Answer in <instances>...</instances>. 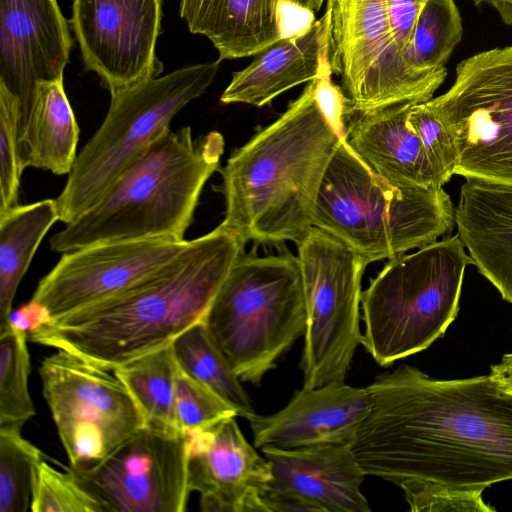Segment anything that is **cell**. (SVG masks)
Segmentation results:
<instances>
[{"instance_id":"ffe728a7","label":"cell","mask_w":512,"mask_h":512,"mask_svg":"<svg viewBox=\"0 0 512 512\" xmlns=\"http://www.w3.org/2000/svg\"><path fill=\"white\" fill-rule=\"evenodd\" d=\"M367 387L332 382L297 391L280 411L247 420L254 446L300 449L322 445H351L371 409Z\"/></svg>"},{"instance_id":"8992f818","label":"cell","mask_w":512,"mask_h":512,"mask_svg":"<svg viewBox=\"0 0 512 512\" xmlns=\"http://www.w3.org/2000/svg\"><path fill=\"white\" fill-rule=\"evenodd\" d=\"M464 248L456 235L389 260L362 292L361 344L379 365L427 349L455 320L473 264Z\"/></svg>"},{"instance_id":"3957f363","label":"cell","mask_w":512,"mask_h":512,"mask_svg":"<svg viewBox=\"0 0 512 512\" xmlns=\"http://www.w3.org/2000/svg\"><path fill=\"white\" fill-rule=\"evenodd\" d=\"M341 141L310 81L272 124L236 149L221 169V223L245 244L296 245L313 226L320 186Z\"/></svg>"},{"instance_id":"277c9868","label":"cell","mask_w":512,"mask_h":512,"mask_svg":"<svg viewBox=\"0 0 512 512\" xmlns=\"http://www.w3.org/2000/svg\"><path fill=\"white\" fill-rule=\"evenodd\" d=\"M223 136L193 138L185 126L159 137L103 197L49 241L66 253L93 244L164 238L185 241L205 183L218 170Z\"/></svg>"},{"instance_id":"44dd1931","label":"cell","mask_w":512,"mask_h":512,"mask_svg":"<svg viewBox=\"0 0 512 512\" xmlns=\"http://www.w3.org/2000/svg\"><path fill=\"white\" fill-rule=\"evenodd\" d=\"M413 104L351 112L344 138L352 150L387 182L398 186L440 188L448 181L432 164L409 123Z\"/></svg>"},{"instance_id":"30bf717a","label":"cell","mask_w":512,"mask_h":512,"mask_svg":"<svg viewBox=\"0 0 512 512\" xmlns=\"http://www.w3.org/2000/svg\"><path fill=\"white\" fill-rule=\"evenodd\" d=\"M426 103L451 138L454 174L512 185V46L461 61L448 91Z\"/></svg>"},{"instance_id":"ac0fdd59","label":"cell","mask_w":512,"mask_h":512,"mask_svg":"<svg viewBox=\"0 0 512 512\" xmlns=\"http://www.w3.org/2000/svg\"><path fill=\"white\" fill-rule=\"evenodd\" d=\"M72 44L57 0H0V85L18 98L20 125L38 83L64 78Z\"/></svg>"},{"instance_id":"1f68e13d","label":"cell","mask_w":512,"mask_h":512,"mask_svg":"<svg viewBox=\"0 0 512 512\" xmlns=\"http://www.w3.org/2000/svg\"><path fill=\"white\" fill-rule=\"evenodd\" d=\"M20 120L18 98L0 85V216L18 204L25 169L19 150Z\"/></svg>"},{"instance_id":"7a4b0ae2","label":"cell","mask_w":512,"mask_h":512,"mask_svg":"<svg viewBox=\"0 0 512 512\" xmlns=\"http://www.w3.org/2000/svg\"><path fill=\"white\" fill-rule=\"evenodd\" d=\"M245 243L222 224L172 259L100 301L51 317L28 340L115 367L168 345L205 319Z\"/></svg>"},{"instance_id":"cb8c5ba5","label":"cell","mask_w":512,"mask_h":512,"mask_svg":"<svg viewBox=\"0 0 512 512\" xmlns=\"http://www.w3.org/2000/svg\"><path fill=\"white\" fill-rule=\"evenodd\" d=\"M63 79L40 82L36 87L32 105L19 130L24 168L64 175L70 173L76 161L80 129Z\"/></svg>"},{"instance_id":"2e32d148","label":"cell","mask_w":512,"mask_h":512,"mask_svg":"<svg viewBox=\"0 0 512 512\" xmlns=\"http://www.w3.org/2000/svg\"><path fill=\"white\" fill-rule=\"evenodd\" d=\"M188 484L205 512H266L268 459L242 434L235 417L185 433Z\"/></svg>"},{"instance_id":"5bb4252c","label":"cell","mask_w":512,"mask_h":512,"mask_svg":"<svg viewBox=\"0 0 512 512\" xmlns=\"http://www.w3.org/2000/svg\"><path fill=\"white\" fill-rule=\"evenodd\" d=\"M162 0H73L72 28L87 70L110 95L156 78Z\"/></svg>"},{"instance_id":"8fae6325","label":"cell","mask_w":512,"mask_h":512,"mask_svg":"<svg viewBox=\"0 0 512 512\" xmlns=\"http://www.w3.org/2000/svg\"><path fill=\"white\" fill-rule=\"evenodd\" d=\"M326 12L329 63L351 112L426 102L445 80V67L417 71L399 53L386 0H328Z\"/></svg>"},{"instance_id":"f1b7e54d","label":"cell","mask_w":512,"mask_h":512,"mask_svg":"<svg viewBox=\"0 0 512 512\" xmlns=\"http://www.w3.org/2000/svg\"><path fill=\"white\" fill-rule=\"evenodd\" d=\"M27 340V332L9 322L0 327V425L23 427L35 415Z\"/></svg>"},{"instance_id":"4dcf8cb0","label":"cell","mask_w":512,"mask_h":512,"mask_svg":"<svg viewBox=\"0 0 512 512\" xmlns=\"http://www.w3.org/2000/svg\"><path fill=\"white\" fill-rule=\"evenodd\" d=\"M30 510L33 512H107L103 501L70 467L59 471L46 461L35 465Z\"/></svg>"},{"instance_id":"6da1fadb","label":"cell","mask_w":512,"mask_h":512,"mask_svg":"<svg viewBox=\"0 0 512 512\" xmlns=\"http://www.w3.org/2000/svg\"><path fill=\"white\" fill-rule=\"evenodd\" d=\"M367 389L371 409L353 443L366 475L402 491L512 480V394L489 375L437 380L403 364Z\"/></svg>"},{"instance_id":"f546056e","label":"cell","mask_w":512,"mask_h":512,"mask_svg":"<svg viewBox=\"0 0 512 512\" xmlns=\"http://www.w3.org/2000/svg\"><path fill=\"white\" fill-rule=\"evenodd\" d=\"M21 430L17 425H0V512L28 510L34 468L45 456Z\"/></svg>"},{"instance_id":"4316f807","label":"cell","mask_w":512,"mask_h":512,"mask_svg":"<svg viewBox=\"0 0 512 512\" xmlns=\"http://www.w3.org/2000/svg\"><path fill=\"white\" fill-rule=\"evenodd\" d=\"M179 366L207 386L248 419L255 413L230 361L216 343L205 319L195 323L172 342Z\"/></svg>"},{"instance_id":"d6986e66","label":"cell","mask_w":512,"mask_h":512,"mask_svg":"<svg viewBox=\"0 0 512 512\" xmlns=\"http://www.w3.org/2000/svg\"><path fill=\"white\" fill-rule=\"evenodd\" d=\"M324 0H181L180 17L207 37L219 59L254 56L309 31Z\"/></svg>"},{"instance_id":"603a6c76","label":"cell","mask_w":512,"mask_h":512,"mask_svg":"<svg viewBox=\"0 0 512 512\" xmlns=\"http://www.w3.org/2000/svg\"><path fill=\"white\" fill-rule=\"evenodd\" d=\"M329 16L317 19L306 33L282 39L257 53L244 69L233 74L223 91V104L262 107L283 92L318 77L328 58Z\"/></svg>"},{"instance_id":"8d00e7d4","label":"cell","mask_w":512,"mask_h":512,"mask_svg":"<svg viewBox=\"0 0 512 512\" xmlns=\"http://www.w3.org/2000/svg\"><path fill=\"white\" fill-rule=\"evenodd\" d=\"M491 379L512 394V353L502 356L499 363L490 366Z\"/></svg>"},{"instance_id":"836d02e7","label":"cell","mask_w":512,"mask_h":512,"mask_svg":"<svg viewBox=\"0 0 512 512\" xmlns=\"http://www.w3.org/2000/svg\"><path fill=\"white\" fill-rule=\"evenodd\" d=\"M411 511H462L492 512L486 504L483 491L450 488L433 483H423L403 490Z\"/></svg>"},{"instance_id":"9c48e42d","label":"cell","mask_w":512,"mask_h":512,"mask_svg":"<svg viewBox=\"0 0 512 512\" xmlns=\"http://www.w3.org/2000/svg\"><path fill=\"white\" fill-rule=\"evenodd\" d=\"M306 325L303 387L344 382L361 344V281L368 263L345 243L312 226L297 244Z\"/></svg>"},{"instance_id":"52a82bcc","label":"cell","mask_w":512,"mask_h":512,"mask_svg":"<svg viewBox=\"0 0 512 512\" xmlns=\"http://www.w3.org/2000/svg\"><path fill=\"white\" fill-rule=\"evenodd\" d=\"M205 323L239 379L259 385L305 332L298 257L288 251L263 257L243 251L218 290Z\"/></svg>"},{"instance_id":"d6a6232c","label":"cell","mask_w":512,"mask_h":512,"mask_svg":"<svg viewBox=\"0 0 512 512\" xmlns=\"http://www.w3.org/2000/svg\"><path fill=\"white\" fill-rule=\"evenodd\" d=\"M175 398L178 424L183 433L207 427L225 418L238 416L231 405L190 376L179 364Z\"/></svg>"},{"instance_id":"484cf974","label":"cell","mask_w":512,"mask_h":512,"mask_svg":"<svg viewBox=\"0 0 512 512\" xmlns=\"http://www.w3.org/2000/svg\"><path fill=\"white\" fill-rule=\"evenodd\" d=\"M177 370L172 343L113 369L138 406L145 427L168 434H185L177 418Z\"/></svg>"},{"instance_id":"9a60e30c","label":"cell","mask_w":512,"mask_h":512,"mask_svg":"<svg viewBox=\"0 0 512 512\" xmlns=\"http://www.w3.org/2000/svg\"><path fill=\"white\" fill-rule=\"evenodd\" d=\"M164 238L122 240L63 253L31 301L56 317L113 295L157 270L187 244Z\"/></svg>"},{"instance_id":"d590c367","label":"cell","mask_w":512,"mask_h":512,"mask_svg":"<svg viewBox=\"0 0 512 512\" xmlns=\"http://www.w3.org/2000/svg\"><path fill=\"white\" fill-rule=\"evenodd\" d=\"M426 0H386L389 28L393 42L404 57L418 16Z\"/></svg>"},{"instance_id":"ba28073f","label":"cell","mask_w":512,"mask_h":512,"mask_svg":"<svg viewBox=\"0 0 512 512\" xmlns=\"http://www.w3.org/2000/svg\"><path fill=\"white\" fill-rule=\"evenodd\" d=\"M220 62L185 66L111 96L102 124L77 155L55 199L59 221L69 224L94 206L170 130L173 117L207 90Z\"/></svg>"},{"instance_id":"83f0119b","label":"cell","mask_w":512,"mask_h":512,"mask_svg":"<svg viewBox=\"0 0 512 512\" xmlns=\"http://www.w3.org/2000/svg\"><path fill=\"white\" fill-rule=\"evenodd\" d=\"M462 21L454 0H426L418 16L405 60L415 70L444 67L461 40Z\"/></svg>"},{"instance_id":"74e56055","label":"cell","mask_w":512,"mask_h":512,"mask_svg":"<svg viewBox=\"0 0 512 512\" xmlns=\"http://www.w3.org/2000/svg\"><path fill=\"white\" fill-rule=\"evenodd\" d=\"M476 5L487 3L494 7L503 22L507 25L512 24V0H473Z\"/></svg>"},{"instance_id":"5b68a950","label":"cell","mask_w":512,"mask_h":512,"mask_svg":"<svg viewBox=\"0 0 512 512\" xmlns=\"http://www.w3.org/2000/svg\"><path fill=\"white\" fill-rule=\"evenodd\" d=\"M455 224V208L442 187L391 184L341 138L320 186L313 226L369 264L433 243Z\"/></svg>"},{"instance_id":"7c38bea8","label":"cell","mask_w":512,"mask_h":512,"mask_svg":"<svg viewBox=\"0 0 512 512\" xmlns=\"http://www.w3.org/2000/svg\"><path fill=\"white\" fill-rule=\"evenodd\" d=\"M70 467L92 466L145 427L142 414L113 370L57 349L39 367Z\"/></svg>"},{"instance_id":"7402d4cb","label":"cell","mask_w":512,"mask_h":512,"mask_svg":"<svg viewBox=\"0 0 512 512\" xmlns=\"http://www.w3.org/2000/svg\"><path fill=\"white\" fill-rule=\"evenodd\" d=\"M455 222L473 264L512 305V185L467 179Z\"/></svg>"},{"instance_id":"e575fe53","label":"cell","mask_w":512,"mask_h":512,"mask_svg":"<svg viewBox=\"0 0 512 512\" xmlns=\"http://www.w3.org/2000/svg\"><path fill=\"white\" fill-rule=\"evenodd\" d=\"M408 119L419 136L428 158L449 181L454 175L456 156L445 126L426 102L413 104Z\"/></svg>"},{"instance_id":"4fadbf2b","label":"cell","mask_w":512,"mask_h":512,"mask_svg":"<svg viewBox=\"0 0 512 512\" xmlns=\"http://www.w3.org/2000/svg\"><path fill=\"white\" fill-rule=\"evenodd\" d=\"M186 434L147 427L100 462L73 469L107 512H183L188 484Z\"/></svg>"},{"instance_id":"e0dca14e","label":"cell","mask_w":512,"mask_h":512,"mask_svg":"<svg viewBox=\"0 0 512 512\" xmlns=\"http://www.w3.org/2000/svg\"><path fill=\"white\" fill-rule=\"evenodd\" d=\"M272 468L266 512H370L366 476L351 445L261 448Z\"/></svg>"},{"instance_id":"d4e9b609","label":"cell","mask_w":512,"mask_h":512,"mask_svg":"<svg viewBox=\"0 0 512 512\" xmlns=\"http://www.w3.org/2000/svg\"><path fill=\"white\" fill-rule=\"evenodd\" d=\"M57 221L55 199L17 204L0 216V327L9 319L18 286L40 243Z\"/></svg>"}]
</instances>
